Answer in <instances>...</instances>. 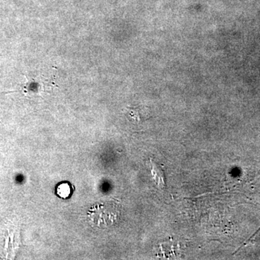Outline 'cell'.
Instances as JSON below:
<instances>
[{"label":"cell","instance_id":"obj_3","mask_svg":"<svg viewBox=\"0 0 260 260\" xmlns=\"http://www.w3.org/2000/svg\"><path fill=\"white\" fill-rule=\"evenodd\" d=\"M150 172H151L153 179L155 181V184L160 189L166 187L165 173L162 170V167L159 166L157 162H154L152 159L150 160Z\"/></svg>","mask_w":260,"mask_h":260},{"label":"cell","instance_id":"obj_4","mask_svg":"<svg viewBox=\"0 0 260 260\" xmlns=\"http://www.w3.org/2000/svg\"><path fill=\"white\" fill-rule=\"evenodd\" d=\"M72 192V186L69 183L63 182L56 187V194L63 199L69 198Z\"/></svg>","mask_w":260,"mask_h":260},{"label":"cell","instance_id":"obj_2","mask_svg":"<svg viewBox=\"0 0 260 260\" xmlns=\"http://www.w3.org/2000/svg\"><path fill=\"white\" fill-rule=\"evenodd\" d=\"M44 75L42 76L34 77L31 78L30 76H27L25 75V83L22 85V91L25 95H37L36 93H39V89L44 88L45 85H49V84H51V81H47V79L44 78Z\"/></svg>","mask_w":260,"mask_h":260},{"label":"cell","instance_id":"obj_1","mask_svg":"<svg viewBox=\"0 0 260 260\" xmlns=\"http://www.w3.org/2000/svg\"><path fill=\"white\" fill-rule=\"evenodd\" d=\"M87 215L92 226L101 229H108L119 222L121 206L114 200H108L93 205Z\"/></svg>","mask_w":260,"mask_h":260}]
</instances>
